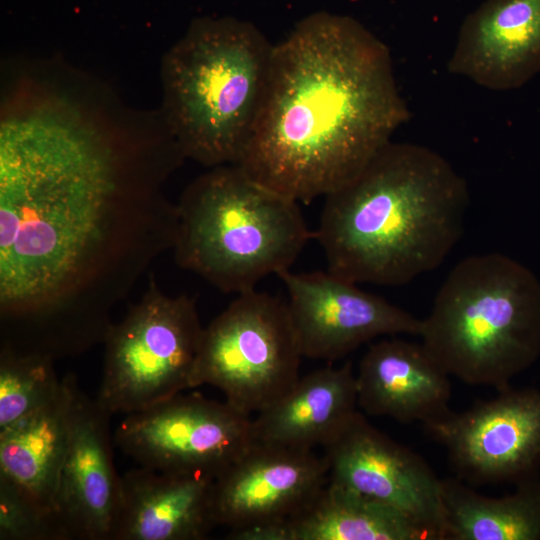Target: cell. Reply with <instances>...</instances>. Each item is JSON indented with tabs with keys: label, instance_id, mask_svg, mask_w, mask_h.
Returning a JSON list of instances; mask_svg holds the SVG:
<instances>
[{
	"label": "cell",
	"instance_id": "21",
	"mask_svg": "<svg viewBox=\"0 0 540 540\" xmlns=\"http://www.w3.org/2000/svg\"><path fill=\"white\" fill-rule=\"evenodd\" d=\"M443 540L540 539V488L524 486L516 493L491 498L462 480H441Z\"/></svg>",
	"mask_w": 540,
	"mask_h": 540
},
{
	"label": "cell",
	"instance_id": "17",
	"mask_svg": "<svg viewBox=\"0 0 540 540\" xmlns=\"http://www.w3.org/2000/svg\"><path fill=\"white\" fill-rule=\"evenodd\" d=\"M214 479L138 467L121 476L111 540H201L215 527Z\"/></svg>",
	"mask_w": 540,
	"mask_h": 540
},
{
	"label": "cell",
	"instance_id": "15",
	"mask_svg": "<svg viewBox=\"0 0 540 540\" xmlns=\"http://www.w3.org/2000/svg\"><path fill=\"white\" fill-rule=\"evenodd\" d=\"M447 69L490 90L522 87L540 72V0H486L464 19Z\"/></svg>",
	"mask_w": 540,
	"mask_h": 540
},
{
	"label": "cell",
	"instance_id": "23",
	"mask_svg": "<svg viewBox=\"0 0 540 540\" xmlns=\"http://www.w3.org/2000/svg\"><path fill=\"white\" fill-rule=\"evenodd\" d=\"M0 540H68L56 517L0 480Z\"/></svg>",
	"mask_w": 540,
	"mask_h": 540
},
{
	"label": "cell",
	"instance_id": "14",
	"mask_svg": "<svg viewBox=\"0 0 540 540\" xmlns=\"http://www.w3.org/2000/svg\"><path fill=\"white\" fill-rule=\"evenodd\" d=\"M111 416L78 388L53 501L68 540H111L121 489L113 462Z\"/></svg>",
	"mask_w": 540,
	"mask_h": 540
},
{
	"label": "cell",
	"instance_id": "20",
	"mask_svg": "<svg viewBox=\"0 0 540 540\" xmlns=\"http://www.w3.org/2000/svg\"><path fill=\"white\" fill-rule=\"evenodd\" d=\"M274 540H426L399 510L329 481L297 515L273 525Z\"/></svg>",
	"mask_w": 540,
	"mask_h": 540
},
{
	"label": "cell",
	"instance_id": "11",
	"mask_svg": "<svg viewBox=\"0 0 540 540\" xmlns=\"http://www.w3.org/2000/svg\"><path fill=\"white\" fill-rule=\"evenodd\" d=\"M303 357L332 363L380 336H418L421 320L328 270L278 275Z\"/></svg>",
	"mask_w": 540,
	"mask_h": 540
},
{
	"label": "cell",
	"instance_id": "10",
	"mask_svg": "<svg viewBox=\"0 0 540 540\" xmlns=\"http://www.w3.org/2000/svg\"><path fill=\"white\" fill-rule=\"evenodd\" d=\"M322 448L329 481L399 510L431 540H443L441 479L421 456L359 411Z\"/></svg>",
	"mask_w": 540,
	"mask_h": 540
},
{
	"label": "cell",
	"instance_id": "12",
	"mask_svg": "<svg viewBox=\"0 0 540 540\" xmlns=\"http://www.w3.org/2000/svg\"><path fill=\"white\" fill-rule=\"evenodd\" d=\"M425 428L446 448L460 478L476 484L516 480L540 461V393L507 387Z\"/></svg>",
	"mask_w": 540,
	"mask_h": 540
},
{
	"label": "cell",
	"instance_id": "4",
	"mask_svg": "<svg viewBox=\"0 0 540 540\" xmlns=\"http://www.w3.org/2000/svg\"><path fill=\"white\" fill-rule=\"evenodd\" d=\"M274 44L253 23L202 17L164 54L162 116L186 158L238 164L267 87Z\"/></svg>",
	"mask_w": 540,
	"mask_h": 540
},
{
	"label": "cell",
	"instance_id": "5",
	"mask_svg": "<svg viewBox=\"0 0 540 540\" xmlns=\"http://www.w3.org/2000/svg\"><path fill=\"white\" fill-rule=\"evenodd\" d=\"M420 320L421 343L450 376L499 391L540 352V281L505 254L471 255Z\"/></svg>",
	"mask_w": 540,
	"mask_h": 540
},
{
	"label": "cell",
	"instance_id": "1",
	"mask_svg": "<svg viewBox=\"0 0 540 540\" xmlns=\"http://www.w3.org/2000/svg\"><path fill=\"white\" fill-rule=\"evenodd\" d=\"M171 133L3 127L1 343L54 361L104 344L112 311L173 249Z\"/></svg>",
	"mask_w": 540,
	"mask_h": 540
},
{
	"label": "cell",
	"instance_id": "3",
	"mask_svg": "<svg viewBox=\"0 0 540 540\" xmlns=\"http://www.w3.org/2000/svg\"><path fill=\"white\" fill-rule=\"evenodd\" d=\"M324 198L314 238L328 271L382 286L439 267L463 234L470 203L467 182L441 154L393 141Z\"/></svg>",
	"mask_w": 540,
	"mask_h": 540
},
{
	"label": "cell",
	"instance_id": "22",
	"mask_svg": "<svg viewBox=\"0 0 540 540\" xmlns=\"http://www.w3.org/2000/svg\"><path fill=\"white\" fill-rule=\"evenodd\" d=\"M54 360L0 345V430L44 406L60 392Z\"/></svg>",
	"mask_w": 540,
	"mask_h": 540
},
{
	"label": "cell",
	"instance_id": "13",
	"mask_svg": "<svg viewBox=\"0 0 540 540\" xmlns=\"http://www.w3.org/2000/svg\"><path fill=\"white\" fill-rule=\"evenodd\" d=\"M327 482L325 460L313 450L255 442L214 479L213 521L229 531L285 522Z\"/></svg>",
	"mask_w": 540,
	"mask_h": 540
},
{
	"label": "cell",
	"instance_id": "7",
	"mask_svg": "<svg viewBox=\"0 0 540 540\" xmlns=\"http://www.w3.org/2000/svg\"><path fill=\"white\" fill-rule=\"evenodd\" d=\"M147 290L113 323L97 400L112 415L137 412L193 387L202 327L196 302L168 296L150 275Z\"/></svg>",
	"mask_w": 540,
	"mask_h": 540
},
{
	"label": "cell",
	"instance_id": "6",
	"mask_svg": "<svg viewBox=\"0 0 540 540\" xmlns=\"http://www.w3.org/2000/svg\"><path fill=\"white\" fill-rule=\"evenodd\" d=\"M299 204L237 164L211 168L177 204L175 261L224 293L253 290L289 270L314 238Z\"/></svg>",
	"mask_w": 540,
	"mask_h": 540
},
{
	"label": "cell",
	"instance_id": "19",
	"mask_svg": "<svg viewBox=\"0 0 540 540\" xmlns=\"http://www.w3.org/2000/svg\"><path fill=\"white\" fill-rule=\"evenodd\" d=\"M78 388L76 376L65 375L55 398L0 430V480L53 515Z\"/></svg>",
	"mask_w": 540,
	"mask_h": 540
},
{
	"label": "cell",
	"instance_id": "2",
	"mask_svg": "<svg viewBox=\"0 0 540 540\" xmlns=\"http://www.w3.org/2000/svg\"><path fill=\"white\" fill-rule=\"evenodd\" d=\"M410 118L388 46L327 11L274 44L263 103L237 165L299 202L353 179Z\"/></svg>",
	"mask_w": 540,
	"mask_h": 540
},
{
	"label": "cell",
	"instance_id": "8",
	"mask_svg": "<svg viewBox=\"0 0 540 540\" xmlns=\"http://www.w3.org/2000/svg\"><path fill=\"white\" fill-rule=\"evenodd\" d=\"M302 358L287 302L249 290L204 328L193 387H216L235 409L256 415L295 385Z\"/></svg>",
	"mask_w": 540,
	"mask_h": 540
},
{
	"label": "cell",
	"instance_id": "18",
	"mask_svg": "<svg viewBox=\"0 0 540 540\" xmlns=\"http://www.w3.org/2000/svg\"><path fill=\"white\" fill-rule=\"evenodd\" d=\"M352 363L328 365L301 377L252 419L255 442L295 449L323 447L358 411Z\"/></svg>",
	"mask_w": 540,
	"mask_h": 540
},
{
	"label": "cell",
	"instance_id": "9",
	"mask_svg": "<svg viewBox=\"0 0 540 540\" xmlns=\"http://www.w3.org/2000/svg\"><path fill=\"white\" fill-rule=\"evenodd\" d=\"M250 417L226 401L179 393L126 414L114 443L142 467L215 479L255 443Z\"/></svg>",
	"mask_w": 540,
	"mask_h": 540
},
{
	"label": "cell",
	"instance_id": "16",
	"mask_svg": "<svg viewBox=\"0 0 540 540\" xmlns=\"http://www.w3.org/2000/svg\"><path fill=\"white\" fill-rule=\"evenodd\" d=\"M449 377L421 342L383 339L371 344L360 361L358 407L368 415L427 427L452 412Z\"/></svg>",
	"mask_w": 540,
	"mask_h": 540
}]
</instances>
